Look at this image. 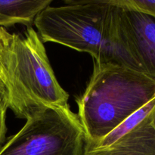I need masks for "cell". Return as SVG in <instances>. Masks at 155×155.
<instances>
[{
    "instance_id": "obj_10",
    "label": "cell",
    "mask_w": 155,
    "mask_h": 155,
    "mask_svg": "<svg viewBox=\"0 0 155 155\" xmlns=\"http://www.w3.org/2000/svg\"><path fill=\"white\" fill-rule=\"evenodd\" d=\"M2 37H1V27H0V79L2 80V81L4 82V76H3V71H2V62H1V53H2ZM6 89V88H5Z\"/></svg>"
},
{
    "instance_id": "obj_7",
    "label": "cell",
    "mask_w": 155,
    "mask_h": 155,
    "mask_svg": "<svg viewBox=\"0 0 155 155\" xmlns=\"http://www.w3.org/2000/svg\"><path fill=\"white\" fill-rule=\"evenodd\" d=\"M51 2V0H0V27L17 24L32 27L37 15Z\"/></svg>"
},
{
    "instance_id": "obj_6",
    "label": "cell",
    "mask_w": 155,
    "mask_h": 155,
    "mask_svg": "<svg viewBox=\"0 0 155 155\" xmlns=\"http://www.w3.org/2000/svg\"><path fill=\"white\" fill-rule=\"evenodd\" d=\"M84 155H155V106L114 143L85 150Z\"/></svg>"
},
{
    "instance_id": "obj_8",
    "label": "cell",
    "mask_w": 155,
    "mask_h": 155,
    "mask_svg": "<svg viewBox=\"0 0 155 155\" xmlns=\"http://www.w3.org/2000/svg\"><path fill=\"white\" fill-rule=\"evenodd\" d=\"M111 3L155 18V1L151 0H110Z\"/></svg>"
},
{
    "instance_id": "obj_5",
    "label": "cell",
    "mask_w": 155,
    "mask_h": 155,
    "mask_svg": "<svg viewBox=\"0 0 155 155\" xmlns=\"http://www.w3.org/2000/svg\"><path fill=\"white\" fill-rule=\"evenodd\" d=\"M117 6L120 26L132 56L142 72L155 80V18Z\"/></svg>"
},
{
    "instance_id": "obj_9",
    "label": "cell",
    "mask_w": 155,
    "mask_h": 155,
    "mask_svg": "<svg viewBox=\"0 0 155 155\" xmlns=\"http://www.w3.org/2000/svg\"><path fill=\"white\" fill-rule=\"evenodd\" d=\"M8 108V98L7 90L0 89V148L5 143L6 128V112Z\"/></svg>"
},
{
    "instance_id": "obj_3",
    "label": "cell",
    "mask_w": 155,
    "mask_h": 155,
    "mask_svg": "<svg viewBox=\"0 0 155 155\" xmlns=\"http://www.w3.org/2000/svg\"><path fill=\"white\" fill-rule=\"evenodd\" d=\"M155 97V80L124 66L94 61L90 81L77 100L86 145H94Z\"/></svg>"
},
{
    "instance_id": "obj_11",
    "label": "cell",
    "mask_w": 155,
    "mask_h": 155,
    "mask_svg": "<svg viewBox=\"0 0 155 155\" xmlns=\"http://www.w3.org/2000/svg\"><path fill=\"white\" fill-rule=\"evenodd\" d=\"M0 89H5V83L4 82L2 81V79H0Z\"/></svg>"
},
{
    "instance_id": "obj_4",
    "label": "cell",
    "mask_w": 155,
    "mask_h": 155,
    "mask_svg": "<svg viewBox=\"0 0 155 155\" xmlns=\"http://www.w3.org/2000/svg\"><path fill=\"white\" fill-rule=\"evenodd\" d=\"M86 136L69 105L44 107L0 148V155H84Z\"/></svg>"
},
{
    "instance_id": "obj_1",
    "label": "cell",
    "mask_w": 155,
    "mask_h": 155,
    "mask_svg": "<svg viewBox=\"0 0 155 155\" xmlns=\"http://www.w3.org/2000/svg\"><path fill=\"white\" fill-rule=\"evenodd\" d=\"M33 24L43 42L61 44L89 53L94 61L142 73L123 36L118 7L110 0L66 1L64 5L48 6Z\"/></svg>"
},
{
    "instance_id": "obj_2",
    "label": "cell",
    "mask_w": 155,
    "mask_h": 155,
    "mask_svg": "<svg viewBox=\"0 0 155 155\" xmlns=\"http://www.w3.org/2000/svg\"><path fill=\"white\" fill-rule=\"evenodd\" d=\"M1 37L8 108L27 120L44 107L68 105L69 95L58 82L37 32L28 27L16 34L1 27Z\"/></svg>"
}]
</instances>
